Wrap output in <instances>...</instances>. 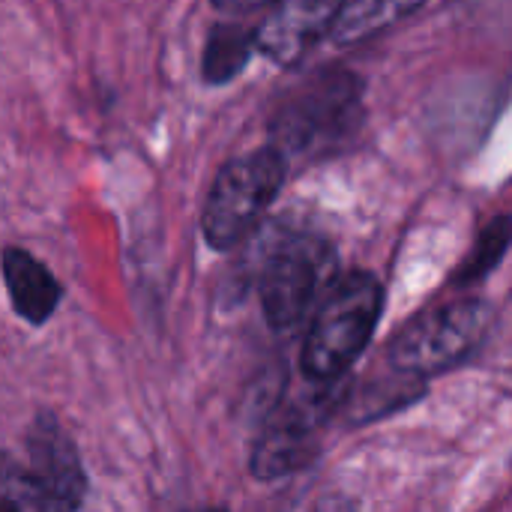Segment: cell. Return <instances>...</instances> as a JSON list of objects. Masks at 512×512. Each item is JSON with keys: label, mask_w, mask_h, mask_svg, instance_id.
<instances>
[{"label": "cell", "mask_w": 512, "mask_h": 512, "mask_svg": "<svg viewBox=\"0 0 512 512\" xmlns=\"http://www.w3.org/2000/svg\"><path fill=\"white\" fill-rule=\"evenodd\" d=\"M384 312V288L372 273H348L321 297L303 345V372L309 381L345 378L366 351Z\"/></svg>", "instance_id": "cell-1"}, {"label": "cell", "mask_w": 512, "mask_h": 512, "mask_svg": "<svg viewBox=\"0 0 512 512\" xmlns=\"http://www.w3.org/2000/svg\"><path fill=\"white\" fill-rule=\"evenodd\" d=\"M363 117V84L348 69H321L276 108L270 144L288 156H309L342 144Z\"/></svg>", "instance_id": "cell-2"}, {"label": "cell", "mask_w": 512, "mask_h": 512, "mask_svg": "<svg viewBox=\"0 0 512 512\" xmlns=\"http://www.w3.org/2000/svg\"><path fill=\"white\" fill-rule=\"evenodd\" d=\"M336 282V252L318 234H285L261 261L258 291L273 330H291Z\"/></svg>", "instance_id": "cell-3"}, {"label": "cell", "mask_w": 512, "mask_h": 512, "mask_svg": "<svg viewBox=\"0 0 512 512\" xmlns=\"http://www.w3.org/2000/svg\"><path fill=\"white\" fill-rule=\"evenodd\" d=\"M288 174V159L270 144L249 156L228 162L204 207V237L213 249L240 246L276 201Z\"/></svg>", "instance_id": "cell-4"}, {"label": "cell", "mask_w": 512, "mask_h": 512, "mask_svg": "<svg viewBox=\"0 0 512 512\" xmlns=\"http://www.w3.org/2000/svg\"><path fill=\"white\" fill-rule=\"evenodd\" d=\"M492 309L483 300H453L411 318L390 345V363L405 375H435L459 366L486 336Z\"/></svg>", "instance_id": "cell-5"}, {"label": "cell", "mask_w": 512, "mask_h": 512, "mask_svg": "<svg viewBox=\"0 0 512 512\" xmlns=\"http://www.w3.org/2000/svg\"><path fill=\"white\" fill-rule=\"evenodd\" d=\"M312 384L315 390L285 402L264 426L252 453V474L258 480H279L312 462L315 435L345 396L342 378Z\"/></svg>", "instance_id": "cell-6"}, {"label": "cell", "mask_w": 512, "mask_h": 512, "mask_svg": "<svg viewBox=\"0 0 512 512\" xmlns=\"http://www.w3.org/2000/svg\"><path fill=\"white\" fill-rule=\"evenodd\" d=\"M345 0H276L255 30L261 48L279 66H294L324 33L333 30Z\"/></svg>", "instance_id": "cell-7"}, {"label": "cell", "mask_w": 512, "mask_h": 512, "mask_svg": "<svg viewBox=\"0 0 512 512\" xmlns=\"http://www.w3.org/2000/svg\"><path fill=\"white\" fill-rule=\"evenodd\" d=\"M27 468L36 474V480L42 483V489L48 492L57 510L81 507L84 492H87V477H84L75 444L69 441V435L51 414H42L30 426Z\"/></svg>", "instance_id": "cell-8"}, {"label": "cell", "mask_w": 512, "mask_h": 512, "mask_svg": "<svg viewBox=\"0 0 512 512\" xmlns=\"http://www.w3.org/2000/svg\"><path fill=\"white\" fill-rule=\"evenodd\" d=\"M0 267H3V285L9 291L12 309L33 327L45 324L63 297L54 273L27 249H18V246H9L3 252Z\"/></svg>", "instance_id": "cell-9"}, {"label": "cell", "mask_w": 512, "mask_h": 512, "mask_svg": "<svg viewBox=\"0 0 512 512\" xmlns=\"http://www.w3.org/2000/svg\"><path fill=\"white\" fill-rule=\"evenodd\" d=\"M426 0H345L336 24H333V42L336 45H354L363 42L369 36H375L378 30L390 27L393 21L411 15L414 9H420Z\"/></svg>", "instance_id": "cell-10"}, {"label": "cell", "mask_w": 512, "mask_h": 512, "mask_svg": "<svg viewBox=\"0 0 512 512\" xmlns=\"http://www.w3.org/2000/svg\"><path fill=\"white\" fill-rule=\"evenodd\" d=\"M252 48H255V33L234 24L216 27L204 48V78L210 84H225L237 78L246 69Z\"/></svg>", "instance_id": "cell-11"}, {"label": "cell", "mask_w": 512, "mask_h": 512, "mask_svg": "<svg viewBox=\"0 0 512 512\" xmlns=\"http://www.w3.org/2000/svg\"><path fill=\"white\" fill-rule=\"evenodd\" d=\"M0 510L57 512L36 474L15 456L0 450Z\"/></svg>", "instance_id": "cell-12"}, {"label": "cell", "mask_w": 512, "mask_h": 512, "mask_svg": "<svg viewBox=\"0 0 512 512\" xmlns=\"http://www.w3.org/2000/svg\"><path fill=\"white\" fill-rule=\"evenodd\" d=\"M512 243V216H498V219H492L489 225H486V231L480 234V240H477V246H474V252L468 255V261L459 267V276H456V282L459 285H471V282H480L483 276H489L498 264H501V258L507 255V246Z\"/></svg>", "instance_id": "cell-13"}, {"label": "cell", "mask_w": 512, "mask_h": 512, "mask_svg": "<svg viewBox=\"0 0 512 512\" xmlns=\"http://www.w3.org/2000/svg\"><path fill=\"white\" fill-rule=\"evenodd\" d=\"M219 9H228V12H246V9H255L267 0H213Z\"/></svg>", "instance_id": "cell-14"}]
</instances>
